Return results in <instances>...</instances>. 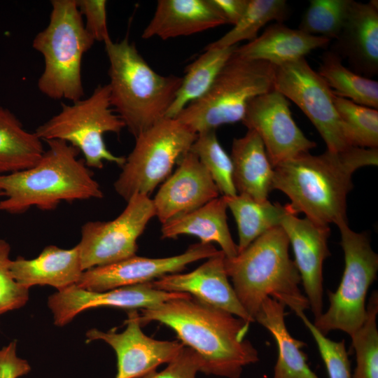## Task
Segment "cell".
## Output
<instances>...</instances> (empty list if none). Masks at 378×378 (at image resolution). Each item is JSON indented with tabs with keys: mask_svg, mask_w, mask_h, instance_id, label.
Instances as JSON below:
<instances>
[{
	"mask_svg": "<svg viewBox=\"0 0 378 378\" xmlns=\"http://www.w3.org/2000/svg\"><path fill=\"white\" fill-rule=\"evenodd\" d=\"M288 15L285 0H248L246 9L233 27L217 41L204 49L231 47L240 41H251L258 37V31L271 21L282 22Z\"/></svg>",
	"mask_w": 378,
	"mask_h": 378,
	"instance_id": "cell-31",
	"label": "cell"
},
{
	"mask_svg": "<svg viewBox=\"0 0 378 378\" xmlns=\"http://www.w3.org/2000/svg\"><path fill=\"white\" fill-rule=\"evenodd\" d=\"M352 0H311L299 29L314 36L336 39L344 25Z\"/></svg>",
	"mask_w": 378,
	"mask_h": 378,
	"instance_id": "cell-35",
	"label": "cell"
},
{
	"mask_svg": "<svg viewBox=\"0 0 378 378\" xmlns=\"http://www.w3.org/2000/svg\"><path fill=\"white\" fill-rule=\"evenodd\" d=\"M330 42L327 38L276 22L254 40L237 46L234 54L246 59L267 62L277 67L303 58L315 49L326 48Z\"/></svg>",
	"mask_w": 378,
	"mask_h": 378,
	"instance_id": "cell-23",
	"label": "cell"
},
{
	"mask_svg": "<svg viewBox=\"0 0 378 378\" xmlns=\"http://www.w3.org/2000/svg\"><path fill=\"white\" fill-rule=\"evenodd\" d=\"M219 252L211 244L190 245L179 255L159 258L134 255L125 260L85 270L76 286L90 291H106L153 281L164 275L178 273L195 261Z\"/></svg>",
	"mask_w": 378,
	"mask_h": 378,
	"instance_id": "cell-14",
	"label": "cell"
},
{
	"mask_svg": "<svg viewBox=\"0 0 378 378\" xmlns=\"http://www.w3.org/2000/svg\"><path fill=\"white\" fill-rule=\"evenodd\" d=\"M189 295L158 290L150 282L100 292L82 289L75 284L49 296L48 306L52 313L55 325L61 327L71 321L79 313L92 308L144 309Z\"/></svg>",
	"mask_w": 378,
	"mask_h": 378,
	"instance_id": "cell-16",
	"label": "cell"
},
{
	"mask_svg": "<svg viewBox=\"0 0 378 378\" xmlns=\"http://www.w3.org/2000/svg\"><path fill=\"white\" fill-rule=\"evenodd\" d=\"M104 46L111 108L136 137L165 118L182 77L156 73L127 37Z\"/></svg>",
	"mask_w": 378,
	"mask_h": 378,
	"instance_id": "cell-5",
	"label": "cell"
},
{
	"mask_svg": "<svg viewBox=\"0 0 378 378\" xmlns=\"http://www.w3.org/2000/svg\"><path fill=\"white\" fill-rule=\"evenodd\" d=\"M280 226L286 234L295 255V263L309 304L317 319L323 313V263L330 255L329 225H322L290 212L286 205Z\"/></svg>",
	"mask_w": 378,
	"mask_h": 378,
	"instance_id": "cell-17",
	"label": "cell"
},
{
	"mask_svg": "<svg viewBox=\"0 0 378 378\" xmlns=\"http://www.w3.org/2000/svg\"><path fill=\"white\" fill-rule=\"evenodd\" d=\"M241 122L259 135L273 168L316 146L295 122L288 100L274 88L249 102Z\"/></svg>",
	"mask_w": 378,
	"mask_h": 378,
	"instance_id": "cell-13",
	"label": "cell"
},
{
	"mask_svg": "<svg viewBox=\"0 0 378 378\" xmlns=\"http://www.w3.org/2000/svg\"><path fill=\"white\" fill-rule=\"evenodd\" d=\"M10 252L8 243L0 238V314L22 307L29 300V289L11 274Z\"/></svg>",
	"mask_w": 378,
	"mask_h": 378,
	"instance_id": "cell-37",
	"label": "cell"
},
{
	"mask_svg": "<svg viewBox=\"0 0 378 378\" xmlns=\"http://www.w3.org/2000/svg\"><path fill=\"white\" fill-rule=\"evenodd\" d=\"M190 151L209 172L222 196L232 197L237 194L233 182L231 158L221 146L216 130L197 134Z\"/></svg>",
	"mask_w": 378,
	"mask_h": 378,
	"instance_id": "cell-32",
	"label": "cell"
},
{
	"mask_svg": "<svg viewBox=\"0 0 378 378\" xmlns=\"http://www.w3.org/2000/svg\"><path fill=\"white\" fill-rule=\"evenodd\" d=\"M377 164V148L303 153L274 167L272 188L290 199L286 206L293 214L303 213L317 223L340 226L348 223L346 197L353 188V174Z\"/></svg>",
	"mask_w": 378,
	"mask_h": 378,
	"instance_id": "cell-2",
	"label": "cell"
},
{
	"mask_svg": "<svg viewBox=\"0 0 378 378\" xmlns=\"http://www.w3.org/2000/svg\"><path fill=\"white\" fill-rule=\"evenodd\" d=\"M317 72L336 96L378 108V82L346 68L332 50L323 55Z\"/></svg>",
	"mask_w": 378,
	"mask_h": 378,
	"instance_id": "cell-30",
	"label": "cell"
},
{
	"mask_svg": "<svg viewBox=\"0 0 378 378\" xmlns=\"http://www.w3.org/2000/svg\"><path fill=\"white\" fill-rule=\"evenodd\" d=\"M310 331L326 365L329 378H351V365L344 340L335 342L323 335L306 316L304 312L296 314Z\"/></svg>",
	"mask_w": 378,
	"mask_h": 378,
	"instance_id": "cell-36",
	"label": "cell"
},
{
	"mask_svg": "<svg viewBox=\"0 0 378 378\" xmlns=\"http://www.w3.org/2000/svg\"><path fill=\"white\" fill-rule=\"evenodd\" d=\"M46 142L48 149L34 166L0 174V190L6 197L0 201L1 211L21 214L33 206L50 211L62 202L103 197L85 161L78 158L76 148L61 140Z\"/></svg>",
	"mask_w": 378,
	"mask_h": 378,
	"instance_id": "cell-3",
	"label": "cell"
},
{
	"mask_svg": "<svg viewBox=\"0 0 378 378\" xmlns=\"http://www.w3.org/2000/svg\"><path fill=\"white\" fill-rule=\"evenodd\" d=\"M333 52L346 58L356 73H378V1L352 0Z\"/></svg>",
	"mask_w": 378,
	"mask_h": 378,
	"instance_id": "cell-20",
	"label": "cell"
},
{
	"mask_svg": "<svg viewBox=\"0 0 378 378\" xmlns=\"http://www.w3.org/2000/svg\"><path fill=\"white\" fill-rule=\"evenodd\" d=\"M346 136L353 147L377 148L378 111L334 95Z\"/></svg>",
	"mask_w": 378,
	"mask_h": 378,
	"instance_id": "cell-34",
	"label": "cell"
},
{
	"mask_svg": "<svg viewBox=\"0 0 378 378\" xmlns=\"http://www.w3.org/2000/svg\"><path fill=\"white\" fill-rule=\"evenodd\" d=\"M4 196V192L0 190V197Z\"/></svg>",
	"mask_w": 378,
	"mask_h": 378,
	"instance_id": "cell-42",
	"label": "cell"
},
{
	"mask_svg": "<svg viewBox=\"0 0 378 378\" xmlns=\"http://www.w3.org/2000/svg\"><path fill=\"white\" fill-rule=\"evenodd\" d=\"M10 270L24 288L50 286L57 291L76 284L84 272L78 245L69 249L49 245L33 259L18 256L11 260Z\"/></svg>",
	"mask_w": 378,
	"mask_h": 378,
	"instance_id": "cell-22",
	"label": "cell"
},
{
	"mask_svg": "<svg viewBox=\"0 0 378 378\" xmlns=\"http://www.w3.org/2000/svg\"><path fill=\"white\" fill-rule=\"evenodd\" d=\"M136 309L130 310L122 332L92 328L87 331V341L102 340L109 344L117 356L115 378H141L161 364L172 360L185 346L178 341H161L145 335Z\"/></svg>",
	"mask_w": 378,
	"mask_h": 378,
	"instance_id": "cell-15",
	"label": "cell"
},
{
	"mask_svg": "<svg viewBox=\"0 0 378 378\" xmlns=\"http://www.w3.org/2000/svg\"><path fill=\"white\" fill-rule=\"evenodd\" d=\"M227 24L234 25L244 13L248 0H211Z\"/></svg>",
	"mask_w": 378,
	"mask_h": 378,
	"instance_id": "cell-41",
	"label": "cell"
},
{
	"mask_svg": "<svg viewBox=\"0 0 378 378\" xmlns=\"http://www.w3.org/2000/svg\"><path fill=\"white\" fill-rule=\"evenodd\" d=\"M124 210L108 221H88L77 244L83 270L112 264L136 255L137 239L155 216L149 196L136 194Z\"/></svg>",
	"mask_w": 378,
	"mask_h": 378,
	"instance_id": "cell-12",
	"label": "cell"
},
{
	"mask_svg": "<svg viewBox=\"0 0 378 378\" xmlns=\"http://www.w3.org/2000/svg\"><path fill=\"white\" fill-rule=\"evenodd\" d=\"M44 152L42 140L34 132L24 130L9 109L0 106V174L29 169Z\"/></svg>",
	"mask_w": 378,
	"mask_h": 378,
	"instance_id": "cell-27",
	"label": "cell"
},
{
	"mask_svg": "<svg viewBox=\"0 0 378 378\" xmlns=\"http://www.w3.org/2000/svg\"><path fill=\"white\" fill-rule=\"evenodd\" d=\"M125 125L113 111L108 84L99 85L85 99L62 103V109L39 125L34 133L45 141L61 140L76 148L88 167L102 169L104 162L122 167L125 158L115 155L106 147L104 135L119 134Z\"/></svg>",
	"mask_w": 378,
	"mask_h": 378,
	"instance_id": "cell-8",
	"label": "cell"
},
{
	"mask_svg": "<svg viewBox=\"0 0 378 378\" xmlns=\"http://www.w3.org/2000/svg\"><path fill=\"white\" fill-rule=\"evenodd\" d=\"M367 316L351 337L356 365L351 378H378V292L372 293L366 306Z\"/></svg>",
	"mask_w": 378,
	"mask_h": 378,
	"instance_id": "cell-33",
	"label": "cell"
},
{
	"mask_svg": "<svg viewBox=\"0 0 378 378\" xmlns=\"http://www.w3.org/2000/svg\"><path fill=\"white\" fill-rule=\"evenodd\" d=\"M345 267L335 292L328 291L329 307L314 325L324 335L341 330L351 337L367 316L365 299L377 278L378 255L370 245L368 235L351 230L348 223L338 226Z\"/></svg>",
	"mask_w": 378,
	"mask_h": 378,
	"instance_id": "cell-10",
	"label": "cell"
},
{
	"mask_svg": "<svg viewBox=\"0 0 378 378\" xmlns=\"http://www.w3.org/2000/svg\"><path fill=\"white\" fill-rule=\"evenodd\" d=\"M225 258V254L220 250L195 270L164 275L150 281L151 286L166 292L188 293L203 303L226 311L249 323L254 322L228 281Z\"/></svg>",
	"mask_w": 378,
	"mask_h": 378,
	"instance_id": "cell-19",
	"label": "cell"
},
{
	"mask_svg": "<svg viewBox=\"0 0 378 378\" xmlns=\"http://www.w3.org/2000/svg\"><path fill=\"white\" fill-rule=\"evenodd\" d=\"M288 238L281 226L255 239L232 258H225V268L244 309L254 318L268 297L290 307L297 314L309 308L299 287L301 278L289 256Z\"/></svg>",
	"mask_w": 378,
	"mask_h": 378,
	"instance_id": "cell-4",
	"label": "cell"
},
{
	"mask_svg": "<svg viewBox=\"0 0 378 378\" xmlns=\"http://www.w3.org/2000/svg\"><path fill=\"white\" fill-rule=\"evenodd\" d=\"M197 134L176 118H164L135 137L114 182V190L127 202L136 194L150 196L190 150Z\"/></svg>",
	"mask_w": 378,
	"mask_h": 378,
	"instance_id": "cell-9",
	"label": "cell"
},
{
	"mask_svg": "<svg viewBox=\"0 0 378 378\" xmlns=\"http://www.w3.org/2000/svg\"><path fill=\"white\" fill-rule=\"evenodd\" d=\"M178 164L152 200L155 216L162 224L219 197L210 174L194 153L189 150Z\"/></svg>",
	"mask_w": 378,
	"mask_h": 378,
	"instance_id": "cell-18",
	"label": "cell"
},
{
	"mask_svg": "<svg viewBox=\"0 0 378 378\" xmlns=\"http://www.w3.org/2000/svg\"><path fill=\"white\" fill-rule=\"evenodd\" d=\"M201 368L199 355L185 346L165 369L159 372L155 370L141 378H195Z\"/></svg>",
	"mask_w": 378,
	"mask_h": 378,
	"instance_id": "cell-39",
	"label": "cell"
},
{
	"mask_svg": "<svg viewBox=\"0 0 378 378\" xmlns=\"http://www.w3.org/2000/svg\"><path fill=\"white\" fill-rule=\"evenodd\" d=\"M237 46L204 49V52L187 66L165 118H175L189 104L203 97Z\"/></svg>",
	"mask_w": 378,
	"mask_h": 378,
	"instance_id": "cell-28",
	"label": "cell"
},
{
	"mask_svg": "<svg viewBox=\"0 0 378 378\" xmlns=\"http://www.w3.org/2000/svg\"><path fill=\"white\" fill-rule=\"evenodd\" d=\"M224 197L237 223L238 253L265 232L280 226L286 211L285 206L272 204L268 200L258 201L244 194Z\"/></svg>",
	"mask_w": 378,
	"mask_h": 378,
	"instance_id": "cell-29",
	"label": "cell"
},
{
	"mask_svg": "<svg viewBox=\"0 0 378 378\" xmlns=\"http://www.w3.org/2000/svg\"><path fill=\"white\" fill-rule=\"evenodd\" d=\"M227 209L224 196L215 198L193 211L162 223L161 238L195 236L204 244L217 243L225 257L232 258L237 255L238 251L227 225Z\"/></svg>",
	"mask_w": 378,
	"mask_h": 378,
	"instance_id": "cell-24",
	"label": "cell"
},
{
	"mask_svg": "<svg viewBox=\"0 0 378 378\" xmlns=\"http://www.w3.org/2000/svg\"><path fill=\"white\" fill-rule=\"evenodd\" d=\"M285 307L276 299L266 298L254 318L271 333L277 345L273 378H319L309 368L307 356L301 350L305 344L293 337L286 328Z\"/></svg>",
	"mask_w": 378,
	"mask_h": 378,
	"instance_id": "cell-26",
	"label": "cell"
},
{
	"mask_svg": "<svg viewBox=\"0 0 378 378\" xmlns=\"http://www.w3.org/2000/svg\"><path fill=\"white\" fill-rule=\"evenodd\" d=\"M141 326L158 321L175 331L202 361L201 371L239 378L245 366L258 361L257 349L245 336L250 323L189 295L141 309Z\"/></svg>",
	"mask_w": 378,
	"mask_h": 378,
	"instance_id": "cell-1",
	"label": "cell"
},
{
	"mask_svg": "<svg viewBox=\"0 0 378 378\" xmlns=\"http://www.w3.org/2000/svg\"><path fill=\"white\" fill-rule=\"evenodd\" d=\"M30 371L28 361L17 355L16 340L0 349V378H19Z\"/></svg>",
	"mask_w": 378,
	"mask_h": 378,
	"instance_id": "cell-40",
	"label": "cell"
},
{
	"mask_svg": "<svg viewBox=\"0 0 378 378\" xmlns=\"http://www.w3.org/2000/svg\"><path fill=\"white\" fill-rule=\"evenodd\" d=\"M81 15L85 18V27L94 40L104 43L111 39L107 27L105 0H76Z\"/></svg>",
	"mask_w": 378,
	"mask_h": 378,
	"instance_id": "cell-38",
	"label": "cell"
},
{
	"mask_svg": "<svg viewBox=\"0 0 378 378\" xmlns=\"http://www.w3.org/2000/svg\"><path fill=\"white\" fill-rule=\"evenodd\" d=\"M276 66L234 53L209 91L175 118L195 134L241 121L249 102L274 88Z\"/></svg>",
	"mask_w": 378,
	"mask_h": 378,
	"instance_id": "cell-7",
	"label": "cell"
},
{
	"mask_svg": "<svg viewBox=\"0 0 378 378\" xmlns=\"http://www.w3.org/2000/svg\"><path fill=\"white\" fill-rule=\"evenodd\" d=\"M51 6L48 26L32 42L45 64L37 85L50 99L74 102L84 96L82 59L95 41L85 27L76 0H53Z\"/></svg>",
	"mask_w": 378,
	"mask_h": 378,
	"instance_id": "cell-6",
	"label": "cell"
},
{
	"mask_svg": "<svg viewBox=\"0 0 378 378\" xmlns=\"http://www.w3.org/2000/svg\"><path fill=\"white\" fill-rule=\"evenodd\" d=\"M274 89L294 102L310 120L327 146L338 152L351 147L336 109L334 93L304 57L276 67Z\"/></svg>",
	"mask_w": 378,
	"mask_h": 378,
	"instance_id": "cell-11",
	"label": "cell"
},
{
	"mask_svg": "<svg viewBox=\"0 0 378 378\" xmlns=\"http://www.w3.org/2000/svg\"><path fill=\"white\" fill-rule=\"evenodd\" d=\"M230 158L237 194L248 195L258 201L267 200L273 189L274 168L259 135L248 130L242 137L234 138Z\"/></svg>",
	"mask_w": 378,
	"mask_h": 378,
	"instance_id": "cell-25",
	"label": "cell"
},
{
	"mask_svg": "<svg viewBox=\"0 0 378 378\" xmlns=\"http://www.w3.org/2000/svg\"><path fill=\"white\" fill-rule=\"evenodd\" d=\"M227 24L211 0H159L144 39L190 36Z\"/></svg>",
	"mask_w": 378,
	"mask_h": 378,
	"instance_id": "cell-21",
	"label": "cell"
}]
</instances>
